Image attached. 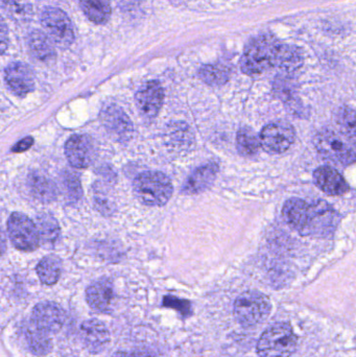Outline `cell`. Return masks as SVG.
<instances>
[{"instance_id":"14","label":"cell","mask_w":356,"mask_h":357,"mask_svg":"<svg viewBox=\"0 0 356 357\" xmlns=\"http://www.w3.org/2000/svg\"><path fill=\"white\" fill-rule=\"evenodd\" d=\"M81 337L84 345L92 354H100L110 343V333L104 323L96 319L85 321L81 325Z\"/></svg>"},{"instance_id":"28","label":"cell","mask_w":356,"mask_h":357,"mask_svg":"<svg viewBox=\"0 0 356 357\" xmlns=\"http://www.w3.org/2000/svg\"><path fill=\"white\" fill-rule=\"evenodd\" d=\"M338 123L345 135L348 136L353 142L355 139V111L350 107L341 109L338 114Z\"/></svg>"},{"instance_id":"21","label":"cell","mask_w":356,"mask_h":357,"mask_svg":"<svg viewBox=\"0 0 356 357\" xmlns=\"http://www.w3.org/2000/svg\"><path fill=\"white\" fill-rule=\"evenodd\" d=\"M86 16L98 24H104L111 16L110 0H79Z\"/></svg>"},{"instance_id":"29","label":"cell","mask_w":356,"mask_h":357,"mask_svg":"<svg viewBox=\"0 0 356 357\" xmlns=\"http://www.w3.org/2000/svg\"><path fill=\"white\" fill-rule=\"evenodd\" d=\"M31 186L35 195L42 201H50L56 195L54 184L46 178L36 176L31 178Z\"/></svg>"},{"instance_id":"34","label":"cell","mask_w":356,"mask_h":357,"mask_svg":"<svg viewBox=\"0 0 356 357\" xmlns=\"http://www.w3.org/2000/svg\"><path fill=\"white\" fill-rule=\"evenodd\" d=\"M6 251V241L3 232L0 230V256L3 255Z\"/></svg>"},{"instance_id":"10","label":"cell","mask_w":356,"mask_h":357,"mask_svg":"<svg viewBox=\"0 0 356 357\" xmlns=\"http://www.w3.org/2000/svg\"><path fill=\"white\" fill-rule=\"evenodd\" d=\"M66 320L64 310L56 302L45 301L37 304L31 312V322L37 328L47 333L60 331Z\"/></svg>"},{"instance_id":"13","label":"cell","mask_w":356,"mask_h":357,"mask_svg":"<svg viewBox=\"0 0 356 357\" xmlns=\"http://www.w3.org/2000/svg\"><path fill=\"white\" fill-rule=\"evenodd\" d=\"M102 123L107 131L119 142H127L133 133V125L127 115L119 107H107L100 114Z\"/></svg>"},{"instance_id":"17","label":"cell","mask_w":356,"mask_h":357,"mask_svg":"<svg viewBox=\"0 0 356 357\" xmlns=\"http://www.w3.org/2000/svg\"><path fill=\"white\" fill-rule=\"evenodd\" d=\"M314 180L324 193L332 197L345 195L349 189L343 176L332 167H321L316 169Z\"/></svg>"},{"instance_id":"27","label":"cell","mask_w":356,"mask_h":357,"mask_svg":"<svg viewBox=\"0 0 356 357\" xmlns=\"http://www.w3.org/2000/svg\"><path fill=\"white\" fill-rule=\"evenodd\" d=\"M229 70L219 65H205L199 71L201 79L208 85L219 86L229 79Z\"/></svg>"},{"instance_id":"22","label":"cell","mask_w":356,"mask_h":357,"mask_svg":"<svg viewBox=\"0 0 356 357\" xmlns=\"http://www.w3.org/2000/svg\"><path fill=\"white\" fill-rule=\"evenodd\" d=\"M303 63V54L300 48L293 45H280L276 67L284 71L297 70Z\"/></svg>"},{"instance_id":"32","label":"cell","mask_w":356,"mask_h":357,"mask_svg":"<svg viewBox=\"0 0 356 357\" xmlns=\"http://www.w3.org/2000/svg\"><path fill=\"white\" fill-rule=\"evenodd\" d=\"M33 139L31 137H25L23 138L22 140L18 142V144H15L14 148H13V152L15 153H22L25 152V151L29 150L31 146H33Z\"/></svg>"},{"instance_id":"19","label":"cell","mask_w":356,"mask_h":357,"mask_svg":"<svg viewBox=\"0 0 356 357\" xmlns=\"http://www.w3.org/2000/svg\"><path fill=\"white\" fill-rule=\"evenodd\" d=\"M23 337L27 348L37 356H45L52 351V342L49 333L37 328L29 321L23 326Z\"/></svg>"},{"instance_id":"7","label":"cell","mask_w":356,"mask_h":357,"mask_svg":"<svg viewBox=\"0 0 356 357\" xmlns=\"http://www.w3.org/2000/svg\"><path fill=\"white\" fill-rule=\"evenodd\" d=\"M8 234L13 245L23 252H33L39 247L40 236L37 227L31 218L15 212L8 218Z\"/></svg>"},{"instance_id":"33","label":"cell","mask_w":356,"mask_h":357,"mask_svg":"<svg viewBox=\"0 0 356 357\" xmlns=\"http://www.w3.org/2000/svg\"><path fill=\"white\" fill-rule=\"evenodd\" d=\"M113 357H152L148 356V354H144V352L139 351H132V352H125V351H118L113 356Z\"/></svg>"},{"instance_id":"12","label":"cell","mask_w":356,"mask_h":357,"mask_svg":"<svg viewBox=\"0 0 356 357\" xmlns=\"http://www.w3.org/2000/svg\"><path fill=\"white\" fill-rule=\"evenodd\" d=\"M164 100L162 86L157 81L144 84L136 94V105L142 116L153 119L159 114Z\"/></svg>"},{"instance_id":"20","label":"cell","mask_w":356,"mask_h":357,"mask_svg":"<svg viewBox=\"0 0 356 357\" xmlns=\"http://www.w3.org/2000/svg\"><path fill=\"white\" fill-rule=\"evenodd\" d=\"M27 43L31 54L42 62H50L56 56V52L49 38L40 31H31Z\"/></svg>"},{"instance_id":"30","label":"cell","mask_w":356,"mask_h":357,"mask_svg":"<svg viewBox=\"0 0 356 357\" xmlns=\"http://www.w3.org/2000/svg\"><path fill=\"white\" fill-rule=\"evenodd\" d=\"M64 186L69 197H72L73 199H77L81 197V184H79V181L77 176L68 174L64 178Z\"/></svg>"},{"instance_id":"31","label":"cell","mask_w":356,"mask_h":357,"mask_svg":"<svg viewBox=\"0 0 356 357\" xmlns=\"http://www.w3.org/2000/svg\"><path fill=\"white\" fill-rule=\"evenodd\" d=\"M8 46V29L3 19L0 17V54L6 52Z\"/></svg>"},{"instance_id":"4","label":"cell","mask_w":356,"mask_h":357,"mask_svg":"<svg viewBox=\"0 0 356 357\" xmlns=\"http://www.w3.org/2000/svg\"><path fill=\"white\" fill-rule=\"evenodd\" d=\"M296 335L288 323L269 327L259 339L257 352L261 357H291L297 349Z\"/></svg>"},{"instance_id":"9","label":"cell","mask_w":356,"mask_h":357,"mask_svg":"<svg viewBox=\"0 0 356 357\" xmlns=\"http://www.w3.org/2000/svg\"><path fill=\"white\" fill-rule=\"evenodd\" d=\"M41 22L50 39L61 47L71 45L75 40L72 23L62 10L47 8L42 13Z\"/></svg>"},{"instance_id":"16","label":"cell","mask_w":356,"mask_h":357,"mask_svg":"<svg viewBox=\"0 0 356 357\" xmlns=\"http://www.w3.org/2000/svg\"><path fill=\"white\" fill-rule=\"evenodd\" d=\"M6 81L13 92L18 96H25L35 88L33 71L24 63L15 62L6 69Z\"/></svg>"},{"instance_id":"15","label":"cell","mask_w":356,"mask_h":357,"mask_svg":"<svg viewBox=\"0 0 356 357\" xmlns=\"http://www.w3.org/2000/svg\"><path fill=\"white\" fill-rule=\"evenodd\" d=\"M114 299V289L109 279L100 278L89 285L86 291V300L92 310L98 314H109Z\"/></svg>"},{"instance_id":"18","label":"cell","mask_w":356,"mask_h":357,"mask_svg":"<svg viewBox=\"0 0 356 357\" xmlns=\"http://www.w3.org/2000/svg\"><path fill=\"white\" fill-rule=\"evenodd\" d=\"M219 171V165L215 162L199 167L185 181L182 192L185 195H196V193L203 192L213 184Z\"/></svg>"},{"instance_id":"26","label":"cell","mask_w":356,"mask_h":357,"mask_svg":"<svg viewBox=\"0 0 356 357\" xmlns=\"http://www.w3.org/2000/svg\"><path fill=\"white\" fill-rule=\"evenodd\" d=\"M38 232L44 243H54L60 234V228L54 216L42 213L38 218Z\"/></svg>"},{"instance_id":"11","label":"cell","mask_w":356,"mask_h":357,"mask_svg":"<svg viewBox=\"0 0 356 357\" xmlns=\"http://www.w3.org/2000/svg\"><path fill=\"white\" fill-rule=\"evenodd\" d=\"M65 154L71 167L86 169L95 160L98 152L95 144L89 136L75 135L66 142Z\"/></svg>"},{"instance_id":"25","label":"cell","mask_w":356,"mask_h":357,"mask_svg":"<svg viewBox=\"0 0 356 357\" xmlns=\"http://www.w3.org/2000/svg\"><path fill=\"white\" fill-rule=\"evenodd\" d=\"M2 10L19 22H25L31 19L33 8L29 0H0Z\"/></svg>"},{"instance_id":"1","label":"cell","mask_w":356,"mask_h":357,"mask_svg":"<svg viewBox=\"0 0 356 357\" xmlns=\"http://www.w3.org/2000/svg\"><path fill=\"white\" fill-rule=\"evenodd\" d=\"M284 222L302 236L328 237L334 234L340 222V215L325 201L309 203L292 197L282 209Z\"/></svg>"},{"instance_id":"2","label":"cell","mask_w":356,"mask_h":357,"mask_svg":"<svg viewBox=\"0 0 356 357\" xmlns=\"http://www.w3.org/2000/svg\"><path fill=\"white\" fill-rule=\"evenodd\" d=\"M280 43L271 35H263L253 40L240 60L242 73L248 75H261L276 67Z\"/></svg>"},{"instance_id":"8","label":"cell","mask_w":356,"mask_h":357,"mask_svg":"<svg viewBox=\"0 0 356 357\" xmlns=\"http://www.w3.org/2000/svg\"><path fill=\"white\" fill-rule=\"evenodd\" d=\"M296 139V132L290 123L276 121L269 123L261 130L259 135L261 146L270 154L286 152Z\"/></svg>"},{"instance_id":"5","label":"cell","mask_w":356,"mask_h":357,"mask_svg":"<svg viewBox=\"0 0 356 357\" xmlns=\"http://www.w3.org/2000/svg\"><path fill=\"white\" fill-rule=\"evenodd\" d=\"M271 308L267 296L259 291H246L235 300L234 317L242 326H256L267 320Z\"/></svg>"},{"instance_id":"24","label":"cell","mask_w":356,"mask_h":357,"mask_svg":"<svg viewBox=\"0 0 356 357\" xmlns=\"http://www.w3.org/2000/svg\"><path fill=\"white\" fill-rule=\"evenodd\" d=\"M236 144L238 152L245 157L255 156L261 148L259 137L251 128H242L238 132Z\"/></svg>"},{"instance_id":"23","label":"cell","mask_w":356,"mask_h":357,"mask_svg":"<svg viewBox=\"0 0 356 357\" xmlns=\"http://www.w3.org/2000/svg\"><path fill=\"white\" fill-rule=\"evenodd\" d=\"M60 259L56 256H47L43 258L37 266V274L43 284L54 285L58 282L61 276Z\"/></svg>"},{"instance_id":"6","label":"cell","mask_w":356,"mask_h":357,"mask_svg":"<svg viewBox=\"0 0 356 357\" xmlns=\"http://www.w3.org/2000/svg\"><path fill=\"white\" fill-rule=\"evenodd\" d=\"M316 150L326 160L334 165L348 167L355 161V151L338 133L330 130H322L314 140Z\"/></svg>"},{"instance_id":"3","label":"cell","mask_w":356,"mask_h":357,"mask_svg":"<svg viewBox=\"0 0 356 357\" xmlns=\"http://www.w3.org/2000/svg\"><path fill=\"white\" fill-rule=\"evenodd\" d=\"M133 191L144 205L164 206L173 195L171 180L160 172H146L135 178Z\"/></svg>"}]
</instances>
